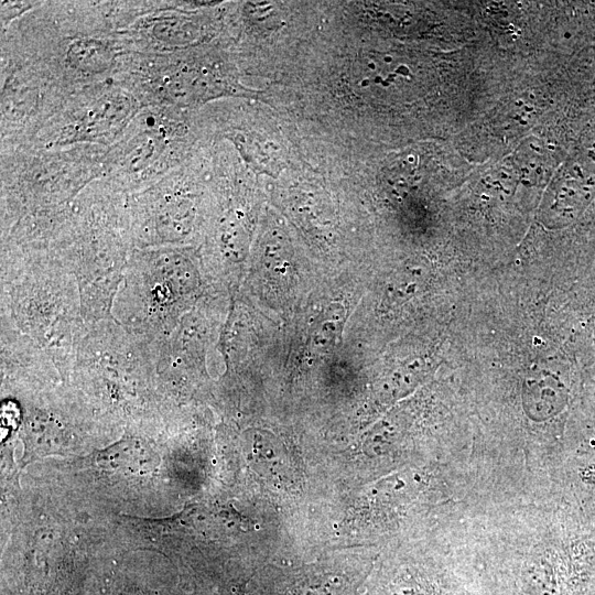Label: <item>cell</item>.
<instances>
[{
  "mask_svg": "<svg viewBox=\"0 0 595 595\" xmlns=\"http://www.w3.org/2000/svg\"><path fill=\"white\" fill-rule=\"evenodd\" d=\"M193 256L163 247L131 253L117 293L112 317L130 333L156 342L191 311L202 289Z\"/></svg>",
  "mask_w": 595,
  "mask_h": 595,
  "instance_id": "obj_2",
  "label": "cell"
},
{
  "mask_svg": "<svg viewBox=\"0 0 595 595\" xmlns=\"http://www.w3.org/2000/svg\"><path fill=\"white\" fill-rule=\"evenodd\" d=\"M593 479H595V467H592L588 474Z\"/></svg>",
  "mask_w": 595,
  "mask_h": 595,
  "instance_id": "obj_5",
  "label": "cell"
},
{
  "mask_svg": "<svg viewBox=\"0 0 595 595\" xmlns=\"http://www.w3.org/2000/svg\"><path fill=\"white\" fill-rule=\"evenodd\" d=\"M153 31L156 37L171 44H183L191 37L187 28L180 20H164Z\"/></svg>",
  "mask_w": 595,
  "mask_h": 595,
  "instance_id": "obj_4",
  "label": "cell"
},
{
  "mask_svg": "<svg viewBox=\"0 0 595 595\" xmlns=\"http://www.w3.org/2000/svg\"><path fill=\"white\" fill-rule=\"evenodd\" d=\"M1 316L47 354L61 377L69 376L88 324L75 277L52 252L3 250Z\"/></svg>",
  "mask_w": 595,
  "mask_h": 595,
  "instance_id": "obj_1",
  "label": "cell"
},
{
  "mask_svg": "<svg viewBox=\"0 0 595 595\" xmlns=\"http://www.w3.org/2000/svg\"><path fill=\"white\" fill-rule=\"evenodd\" d=\"M110 50L96 40H80L74 42L68 50V62L76 68L85 72H102L111 62Z\"/></svg>",
  "mask_w": 595,
  "mask_h": 595,
  "instance_id": "obj_3",
  "label": "cell"
}]
</instances>
